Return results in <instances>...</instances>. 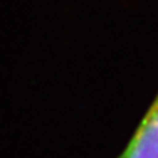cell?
<instances>
[{"label":"cell","mask_w":158,"mask_h":158,"mask_svg":"<svg viewBox=\"0 0 158 158\" xmlns=\"http://www.w3.org/2000/svg\"><path fill=\"white\" fill-rule=\"evenodd\" d=\"M117 158H158V95Z\"/></svg>","instance_id":"obj_1"}]
</instances>
